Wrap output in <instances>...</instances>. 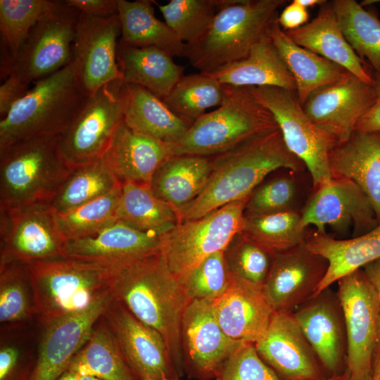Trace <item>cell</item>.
I'll return each instance as SVG.
<instances>
[{
  "label": "cell",
  "mask_w": 380,
  "mask_h": 380,
  "mask_svg": "<svg viewBox=\"0 0 380 380\" xmlns=\"http://www.w3.org/2000/svg\"><path fill=\"white\" fill-rule=\"evenodd\" d=\"M307 170L286 147L279 129L213 158V170L200 195L179 213V222L200 218L232 202L248 198L279 169Z\"/></svg>",
  "instance_id": "1"
},
{
  "label": "cell",
  "mask_w": 380,
  "mask_h": 380,
  "mask_svg": "<svg viewBox=\"0 0 380 380\" xmlns=\"http://www.w3.org/2000/svg\"><path fill=\"white\" fill-rule=\"evenodd\" d=\"M112 294L139 320L164 338L174 363L182 360V319L190 302L161 253L121 270Z\"/></svg>",
  "instance_id": "2"
},
{
  "label": "cell",
  "mask_w": 380,
  "mask_h": 380,
  "mask_svg": "<svg viewBox=\"0 0 380 380\" xmlns=\"http://www.w3.org/2000/svg\"><path fill=\"white\" fill-rule=\"evenodd\" d=\"M27 265L34 314L44 325L82 310L112 291L116 277L125 267L71 257L37 261Z\"/></svg>",
  "instance_id": "3"
},
{
  "label": "cell",
  "mask_w": 380,
  "mask_h": 380,
  "mask_svg": "<svg viewBox=\"0 0 380 380\" xmlns=\"http://www.w3.org/2000/svg\"><path fill=\"white\" fill-rule=\"evenodd\" d=\"M58 137H36L0 150V210L50 204L72 167Z\"/></svg>",
  "instance_id": "4"
},
{
  "label": "cell",
  "mask_w": 380,
  "mask_h": 380,
  "mask_svg": "<svg viewBox=\"0 0 380 380\" xmlns=\"http://www.w3.org/2000/svg\"><path fill=\"white\" fill-rule=\"evenodd\" d=\"M87 96L72 62L34 83L0 120V150L41 136H60L83 106Z\"/></svg>",
  "instance_id": "5"
},
{
  "label": "cell",
  "mask_w": 380,
  "mask_h": 380,
  "mask_svg": "<svg viewBox=\"0 0 380 380\" xmlns=\"http://www.w3.org/2000/svg\"><path fill=\"white\" fill-rule=\"evenodd\" d=\"M221 7L203 37L186 45L183 56L208 73L246 58L276 20L284 0H220Z\"/></svg>",
  "instance_id": "6"
},
{
  "label": "cell",
  "mask_w": 380,
  "mask_h": 380,
  "mask_svg": "<svg viewBox=\"0 0 380 380\" xmlns=\"http://www.w3.org/2000/svg\"><path fill=\"white\" fill-rule=\"evenodd\" d=\"M226 89L224 103L193 122L172 145V155L214 157L279 129L272 114L246 87L226 85Z\"/></svg>",
  "instance_id": "7"
},
{
  "label": "cell",
  "mask_w": 380,
  "mask_h": 380,
  "mask_svg": "<svg viewBox=\"0 0 380 380\" xmlns=\"http://www.w3.org/2000/svg\"><path fill=\"white\" fill-rule=\"evenodd\" d=\"M246 89L274 116L286 147L310 173L313 190L329 183V152L336 144L308 118L296 94L272 86Z\"/></svg>",
  "instance_id": "8"
},
{
  "label": "cell",
  "mask_w": 380,
  "mask_h": 380,
  "mask_svg": "<svg viewBox=\"0 0 380 380\" xmlns=\"http://www.w3.org/2000/svg\"><path fill=\"white\" fill-rule=\"evenodd\" d=\"M248 198L181 222L162 236L160 253L175 277L179 279L208 255L227 248L243 230Z\"/></svg>",
  "instance_id": "9"
},
{
  "label": "cell",
  "mask_w": 380,
  "mask_h": 380,
  "mask_svg": "<svg viewBox=\"0 0 380 380\" xmlns=\"http://www.w3.org/2000/svg\"><path fill=\"white\" fill-rule=\"evenodd\" d=\"M80 13L65 1H56L30 31L9 75L30 86L69 65Z\"/></svg>",
  "instance_id": "10"
},
{
  "label": "cell",
  "mask_w": 380,
  "mask_h": 380,
  "mask_svg": "<svg viewBox=\"0 0 380 380\" xmlns=\"http://www.w3.org/2000/svg\"><path fill=\"white\" fill-rule=\"evenodd\" d=\"M125 83H108L88 96L68 128L58 137L72 166L101 158L124 117Z\"/></svg>",
  "instance_id": "11"
},
{
  "label": "cell",
  "mask_w": 380,
  "mask_h": 380,
  "mask_svg": "<svg viewBox=\"0 0 380 380\" xmlns=\"http://www.w3.org/2000/svg\"><path fill=\"white\" fill-rule=\"evenodd\" d=\"M336 282L347 335L346 371L352 380H369L378 342L379 298L362 269Z\"/></svg>",
  "instance_id": "12"
},
{
  "label": "cell",
  "mask_w": 380,
  "mask_h": 380,
  "mask_svg": "<svg viewBox=\"0 0 380 380\" xmlns=\"http://www.w3.org/2000/svg\"><path fill=\"white\" fill-rule=\"evenodd\" d=\"M0 265L66 257L55 212L49 205L0 210Z\"/></svg>",
  "instance_id": "13"
},
{
  "label": "cell",
  "mask_w": 380,
  "mask_h": 380,
  "mask_svg": "<svg viewBox=\"0 0 380 380\" xmlns=\"http://www.w3.org/2000/svg\"><path fill=\"white\" fill-rule=\"evenodd\" d=\"M304 227H315L326 233L329 227L344 236L352 231L353 237L362 235L379 224L373 206L364 191L353 181L334 178L312 191L300 211Z\"/></svg>",
  "instance_id": "14"
},
{
  "label": "cell",
  "mask_w": 380,
  "mask_h": 380,
  "mask_svg": "<svg viewBox=\"0 0 380 380\" xmlns=\"http://www.w3.org/2000/svg\"><path fill=\"white\" fill-rule=\"evenodd\" d=\"M120 33L118 14L95 17L80 13L72 62L78 84L87 96L108 83L122 80L117 58Z\"/></svg>",
  "instance_id": "15"
},
{
  "label": "cell",
  "mask_w": 380,
  "mask_h": 380,
  "mask_svg": "<svg viewBox=\"0 0 380 380\" xmlns=\"http://www.w3.org/2000/svg\"><path fill=\"white\" fill-rule=\"evenodd\" d=\"M328 260L310 251L306 241L272 255L263 293L275 312L292 313L317 292Z\"/></svg>",
  "instance_id": "16"
},
{
  "label": "cell",
  "mask_w": 380,
  "mask_h": 380,
  "mask_svg": "<svg viewBox=\"0 0 380 380\" xmlns=\"http://www.w3.org/2000/svg\"><path fill=\"white\" fill-rule=\"evenodd\" d=\"M103 317L125 361L139 380H177L175 364L163 336L113 298Z\"/></svg>",
  "instance_id": "17"
},
{
  "label": "cell",
  "mask_w": 380,
  "mask_h": 380,
  "mask_svg": "<svg viewBox=\"0 0 380 380\" xmlns=\"http://www.w3.org/2000/svg\"><path fill=\"white\" fill-rule=\"evenodd\" d=\"M375 99L373 84L349 72L341 80L312 92L302 106L312 122L336 144L349 139Z\"/></svg>",
  "instance_id": "18"
},
{
  "label": "cell",
  "mask_w": 380,
  "mask_h": 380,
  "mask_svg": "<svg viewBox=\"0 0 380 380\" xmlns=\"http://www.w3.org/2000/svg\"><path fill=\"white\" fill-rule=\"evenodd\" d=\"M113 298L110 291L86 308L44 325L36 363L28 380H56L87 342Z\"/></svg>",
  "instance_id": "19"
},
{
  "label": "cell",
  "mask_w": 380,
  "mask_h": 380,
  "mask_svg": "<svg viewBox=\"0 0 380 380\" xmlns=\"http://www.w3.org/2000/svg\"><path fill=\"white\" fill-rule=\"evenodd\" d=\"M316 353L327 377L346 370L347 335L337 291L328 287L298 307L292 313Z\"/></svg>",
  "instance_id": "20"
},
{
  "label": "cell",
  "mask_w": 380,
  "mask_h": 380,
  "mask_svg": "<svg viewBox=\"0 0 380 380\" xmlns=\"http://www.w3.org/2000/svg\"><path fill=\"white\" fill-rule=\"evenodd\" d=\"M263 361L281 380H324L319 360L291 313L275 312L255 343Z\"/></svg>",
  "instance_id": "21"
},
{
  "label": "cell",
  "mask_w": 380,
  "mask_h": 380,
  "mask_svg": "<svg viewBox=\"0 0 380 380\" xmlns=\"http://www.w3.org/2000/svg\"><path fill=\"white\" fill-rule=\"evenodd\" d=\"M182 343L190 364L201 376L218 377L220 369L241 343L222 330L212 300H191L182 319Z\"/></svg>",
  "instance_id": "22"
},
{
  "label": "cell",
  "mask_w": 380,
  "mask_h": 380,
  "mask_svg": "<svg viewBox=\"0 0 380 380\" xmlns=\"http://www.w3.org/2000/svg\"><path fill=\"white\" fill-rule=\"evenodd\" d=\"M212 305L224 332L240 343L258 342L275 313L262 288L232 275L229 286Z\"/></svg>",
  "instance_id": "23"
},
{
  "label": "cell",
  "mask_w": 380,
  "mask_h": 380,
  "mask_svg": "<svg viewBox=\"0 0 380 380\" xmlns=\"http://www.w3.org/2000/svg\"><path fill=\"white\" fill-rule=\"evenodd\" d=\"M162 236L116 220L97 233L65 241L66 257L128 266L160 253Z\"/></svg>",
  "instance_id": "24"
},
{
  "label": "cell",
  "mask_w": 380,
  "mask_h": 380,
  "mask_svg": "<svg viewBox=\"0 0 380 380\" xmlns=\"http://www.w3.org/2000/svg\"><path fill=\"white\" fill-rule=\"evenodd\" d=\"M172 155V145L132 128L123 118L101 158L121 184L150 186L156 170Z\"/></svg>",
  "instance_id": "25"
},
{
  "label": "cell",
  "mask_w": 380,
  "mask_h": 380,
  "mask_svg": "<svg viewBox=\"0 0 380 380\" xmlns=\"http://www.w3.org/2000/svg\"><path fill=\"white\" fill-rule=\"evenodd\" d=\"M332 177L353 181L369 199L380 223V133L354 131L329 152Z\"/></svg>",
  "instance_id": "26"
},
{
  "label": "cell",
  "mask_w": 380,
  "mask_h": 380,
  "mask_svg": "<svg viewBox=\"0 0 380 380\" xmlns=\"http://www.w3.org/2000/svg\"><path fill=\"white\" fill-rule=\"evenodd\" d=\"M285 32L296 44L373 84L370 66L357 55L346 39L331 3L322 5L317 16L310 22Z\"/></svg>",
  "instance_id": "27"
},
{
  "label": "cell",
  "mask_w": 380,
  "mask_h": 380,
  "mask_svg": "<svg viewBox=\"0 0 380 380\" xmlns=\"http://www.w3.org/2000/svg\"><path fill=\"white\" fill-rule=\"evenodd\" d=\"M222 84L233 87H278L296 91L294 78L267 34L239 61L208 72Z\"/></svg>",
  "instance_id": "28"
},
{
  "label": "cell",
  "mask_w": 380,
  "mask_h": 380,
  "mask_svg": "<svg viewBox=\"0 0 380 380\" xmlns=\"http://www.w3.org/2000/svg\"><path fill=\"white\" fill-rule=\"evenodd\" d=\"M306 245L329 262L328 271L317 294L341 277L380 258V223L362 235L347 239H336L329 234L310 229Z\"/></svg>",
  "instance_id": "29"
},
{
  "label": "cell",
  "mask_w": 380,
  "mask_h": 380,
  "mask_svg": "<svg viewBox=\"0 0 380 380\" xmlns=\"http://www.w3.org/2000/svg\"><path fill=\"white\" fill-rule=\"evenodd\" d=\"M212 170V157L172 155L156 170L150 186L179 215L203 191Z\"/></svg>",
  "instance_id": "30"
},
{
  "label": "cell",
  "mask_w": 380,
  "mask_h": 380,
  "mask_svg": "<svg viewBox=\"0 0 380 380\" xmlns=\"http://www.w3.org/2000/svg\"><path fill=\"white\" fill-rule=\"evenodd\" d=\"M267 35L294 78L296 94L301 105L317 89L334 84L349 73L341 66L296 44L280 27L277 18L270 25Z\"/></svg>",
  "instance_id": "31"
},
{
  "label": "cell",
  "mask_w": 380,
  "mask_h": 380,
  "mask_svg": "<svg viewBox=\"0 0 380 380\" xmlns=\"http://www.w3.org/2000/svg\"><path fill=\"white\" fill-rule=\"evenodd\" d=\"M117 58L125 84L142 87L163 99L184 75V67L156 47H134L118 43Z\"/></svg>",
  "instance_id": "32"
},
{
  "label": "cell",
  "mask_w": 380,
  "mask_h": 380,
  "mask_svg": "<svg viewBox=\"0 0 380 380\" xmlns=\"http://www.w3.org/2000/svg\"><path fill=\"white\" fill-rule=\"evenodd\" d=\"M124 120L132 128L174 145L193 124L176 115L146 89L125 84Z\"/></svg>",
  "instance_id": "33"
},
{
  "label": "cell",
  "mask_w": 380,
  "mask_h": 380,
  "mask_svg": "<svg viewBox=\"0 0 380 380\" xmlns=\"http://www.w3.org/2000/svg\"><path fill=\"white\" fill-rule=\"evenodd\" d=\"M120 24L119 43L134 47H156L172 57L183 56L185 44L158 19L153 1L115 0Z\"/></svg>",
  "instance_id": "34"
},
{
  "label": "cell",
  "mask_w": 380,
  "mask_h": 380,
  "mask_svg": "<svg viewBox=\"0 0 380 380\" xmlns=\"http://www.w3.org/2000/svg\"><path fill=\"white\" fill-rule=\"evenodd\" d=\"M68 369L103 380H136L103 315Z\"/></svg>",
  "instance_id": "35"
},
{
  "label": "cell",
  "mask_w": 380,
  "mask_h": 380,
  "mask_svg": "<svg viewBox=\"0 0 380 380\" xmlns=\"http://www.w3.org/2000/svg\"><path fill=\"white\" fill-rule=\"evenodd\" d=\"M117 220L161 236L179 223L177 212L156 196L149 185L134 182L122 184Z\"/></svg>",
  "instance_id": "36"
},
{
  "label": "cell",
  "mask_w": 380,
  "mask_h": 380,
  "mask_svg": "<svg viewBox=\"0 0 380 380\" xmlns=\"http://www.w3.org/2000/svg\"><path fill=\"white\" fill-rule=\"evenodd\" d=\"M305 171L284 169V172L263 180L249 195L245 214L269 215L285 212H300L312 194Z\"/></svg>",
  "instance_id": "37"
},
{
  "label": "cell",
  "mask_w": 380,
  "mask_h": 380,
  "mask_svg": "<svg viewBox=\"0 0 380 380\" xmlns=\"http://www.w3.org/2000/svg\"><path fill=\"white\" fill-rule=\"evenodd\" d=\"M52 0H0L1 78L6 80L30 31L56 4Z\"/></svg>",
  "instance_id": "38"
},
{
  "label": "cell",
  "mask_w": 380,
  "mask_h": 380,
  "mask_svg": "<svg viewBox=\"0 0 380 380\" xmlns=\"http://www.w3.org/2000/svg\"><path fill=\"white\" fill-rule=\"evenodd\" d=\"M121 185L100 158L73 165L49 205L55 213H64L106 195Z\"/></svg>",
  "instance_id": "39"
},
{
  "label": "cell",
  "mask_w": 380,
  "mask_h": 380,
  "mask_svg": "<svg viewBox=\"0 0 380 380\" xmlns=\"http://www.w3.org/2000/svg\"><path fill=\"white\" fill-rule=\"evenodd\" d=\"M343 34L357 55L367 59L374 71H380V19L355 0L330 2Z\"/></svg>",
  "instance_id": "40"
},
{
  "label": "cell",
  "mask_w": 380,
  "mask_h": 380,
  "mask_svg": "<svg viewBox=\"0 0 380 380\" xmlns=\"http://www.w3.org/2000/svg\"><path fill=\"white\" fill-rule=\"evenodd\" d=\"M226 85L208 73L183 75L162 100L176 115L193 123L211 107L221 106Z\"/></svg>",
  "instance_id": "41"
},
{
  "label": "cell",
  "mask_w": 380,
  "mask_h": 380,
  "mask_svg": "<svg viewBox=\"0 0 380 380\" xmlns=\"http://www.w3.org/2000/svg\"><path fill=\"white\" fill-rule=\"evenodd\" d=\"M310 231L302 224L300 212L244 213L242 232L272 254L305 242Z\"/></svg>",
  "instance_id": "42"
},
{
  "label": "cell",
  "mask_w": 380,
  "mask_h": 380,
  "mask_svg": "<svg viewBox=\"0 0 380 380\" xmlns=\"http://www.w3.org/2000/svg\"><path fill=\"white\" fill-rule=\"evenodd\" d=\"M121 189L122 185L70 211L55 213L57 226L64 240L91 236L116 221Z\"/></svg>",
  "instance_id": "43"
},
{
  "label": "cell",
  "mask_w": 380,
  "mask_h": 380,
  "mask_svg": "<svg viewBox=\"0 0 380 380\" xmlns=\"http://www.w3.org/2000/svg\"><path fill=\"white\" fill-rule=\"evenodd\" d=\"M165 23L186 45L200 41L220 9V0H170L165 5L154 1Z\"/></svg>",
  "instance_id": "44"
},
{
  "label": "cell",
  "mask_w": 380,
  "mask_h": 380,
  "mask_svg": "<svg viewBox=\"0 0 380 380\" xmlns=\"http://www.w3.org/2000/svg\"><path fill=\"white\" fill-rule=\"evenodd\" d=\"M34 314L27 265L18 262L0 265V322L18 324Z\"/></svg>",
  "instance_id": "45"
},
{
  "label": "cell",
  "mask_w": 380,
  "mask_h": 380,
  "mask_svg": "<svg viewBox=\"0 0 380 380\" xmlns=\"http://www.w3.org/2000/svg\"><path fill=\"white\" fill-rule=\"evenodd\" d=\"M272 255L243 232L224 250L230 274L260 288L270 271Z\"/></svg>",
  "instance_id": "46"
},
{
  "label": "cell",
  "mask_w": 380,
  "mask_h": 380,
  "mask_svg": "<svg viewBox=\"0 0 380 380\" xmlns=\"http://www.w3.org/2000/svg\"><path fill=\"white\" fill-rule=\"evenodd\" d=\"M178 279L191 300L217 298L231 281L224 251L208 255Z\"/></svg>",
  "instance_id": "47"
},
{
  "label": "cell",
  "mask_w": 380,
  "mask_h": 380,
  "mask_svg": "<svg viewBox=\"0 0 380 380\" xmlns=\"http://www.w3.org/2000/svg\"><path fill=\"white\" fill-rule=\"evenodd\" d=\"M220 380H281L258 355L254 343H241L223 364Z\"/></svg>",
  "instance_id": "48"
},
{
  "label": "cell",
  "mask_w": 380,
  "mask_h": 380,
  "mask_svg": "<svg viewBox=\"0 0 380 380\" xmlns=\"http://www.w3.org/2000/svg\"><path fill=\"white\" fill-rule=\"evenodd\" d=\"M17 77L9 75L0 86V118H4L11 107L30 89Z\"/></svg>",
  "instance_id": "49"
},
{
  "label": "cell",
  "mask_w": 380,
  "mask_h": 380,
  "mask_svg": "<svg viewBox=\"0 0 380 380\" xmlns=\"http://www.w3.org/2000/svg\"><path fill=\"white\" fill-rule=\"evenodd\" d=\"M376 99L374 104L357 121L355 131L380 133V71L372 70Z\"/></svg>",
  "instance_id": "50"
},
{
  "label": "cell",
  "mask_w": 380,
  "mask_h": 380,
  "mask_svg": "<svg viewBox=\"0 0 380 380\" xmlns=\"http://www.w3.org/2000/svg\"><path fill=\"white\" fill-rule=\"evenodd\" d=\"M65 1L80 13L91 16L108 17L118 14L115 0H66Z\"/></svg>",
  "instance_id": "51"
},
{
  "label": "cell",
  "mask_w": 380,
  "mask_h": 380,
  "mask_svg": "<svg viewBox=\"0 0 380 380\" xmlns=\"http://www.w3.org/2000/svg\"><path fill=\"white\" fill-rule=\"evenodd\" d=\"M308 9L298 0H293L286 6L277 18L280 27L285 31L299 28L308 23Z\"/></svg>",
  "instance_id": "52"
},
{
  "label": "cell",
  "mask_w": 380,
  "mask_h": 380,
  "mask_svg": "<svg viewBox=\"0 0 380 380\" xmlns=\"http://www.w3.org/2000/svg\"><path fill=\"white\" fill-rule=\"evenodd\" d=\"M20 360L19 350L13 346L0 349V380H11Z\"/></svg>",
  "instance_id": "53"
},
{
  "label": "cell",
  "mask_w": 380,
  "mask_h": 380,
  "mask_svg": "<svg viewBox=\"0 0 380 380\" xmlns=\"http://www.w3.org/2000/svg\"><path fill=\"white\" fill-rule=\"evenodd\" d=\"M380 299V258L362 268Z\"/></svg>",
  "instance_id": "54"
},
{
  "label": "cell",
  "mask_w": 380,
  "mask_h": 380,
  "mask_svg": "<svg viewBox=\"0 0 380 380\" xmlns=\"http://www.w3.org/2000/svg\"><path fill=\"white\" fill-rule=\"evenodd\" d=\"M380 375V341H378L374 350L372 360V376Z\"/></svg>",
  "instance_id": "55"
},
{
  "label": "cell",
  "mask_w": 380,
  "mask_h": 380,
  "mask_svg": "<svg viewBox=\"0 0 380 380\" xmlns=\"http://www.w3.org/2000/svg\"><path fill=\"white\" fill-rule=\"evenodd\" d=\"M79 376L75 372L67 369L56 380H79Z\"/></svg>",
  "instance_id": "56"
},
{
  "label": "cell",
  "mask_w": 380,
  "mask_h": 380,
  "mask_svg": "<svg viewBox=\"0 0 380 380\" xmlns=\"http://www.w3.org/2000/svg\"><path fill=\"white\" fill-rule=\"evenodd\" d=\"M298 1L307 9L317 5H320L322 6L327 2L324 0H298Z\"/></svg>",
  "instance_id": "57"
},
{
  "label": "cell",
  "mask_w": 380,
  "mask_h": 380,
  "mask_svg": "<svg viewBox=\"0 0 380 380\" xmlns=\"http://www.w3.org/2000/svg\"><path fill=\"white\" fill-rule=\"evenodd\" d=\"M324 380H352V379L348 372L346 370V372L340 376L327 377Z\"/></svg>",
  "instance_id": "58"
},
{
  "label": "cell",
  "mask_w": 380,
  "mask_h": 380,
  "mask_svg": "<svg viewBox=\"0 0 380 380\" xmlns=\"http://www.w3.org/2000/svg\"><path fill=\"white\" fill-rule=\"evenodd\" d=\"M79 380H103L96 376L89 375H80Z\"/></svg>",
  "instance_id": "59"
},
{
  "label": "cell",
  "mask_w": 380,
  "mask_h": 380,
  "mask_svg": "<svg viewBox=\"0 0 380 380\" xmlns=\"http://www.w3.org/2000/svg\"><path fill=\"white\" fill-rule=\"evenodd\" d=\"M378 341H380V299L378 306Z\"/></svg>",
  "instance_id": "60"
},
{
  "label": "cell",
  "mask_w": 380,
  "mask_h": 380,
  "mask_svg": "<svg viewBox=\"0 0 380 380\" xmlns=\"http://www.w3.org/2000/svg\"><path fill=\"white\" fill-rule=\"evenodd\" d=\"M369 380H380V375L372 376Z\"/></svg>",
  "instance_id": "61"
},
{
  "label": "cell",
  "mask_w": 380,
  "mask_h": 380,
  "mask_svg": "<svg viewBox=\"0 0 380 380\" xmlns=\"http://www.w3.org/2000/svg\"><path fill=\"white\" fill-rule=\"evenodd\" d=\"M144 380H156V379H144ZM160 380H172V379H160ZM210 380H220V379L219 377H217Z\"/></svg>",
  "instance_id": "62"
}]
</instances>
